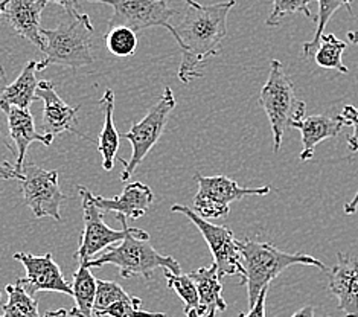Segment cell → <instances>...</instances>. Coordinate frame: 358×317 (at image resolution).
Instances as JSON below:
<instances>
[{
	"instance_id": "6da1fadb",
	"label": "cell",
	"mask_w": 358,
	"mask_h": 317,
	"mask_svg": "<svg viewBox=\"0 0 358 317\" xmlns=\"http://www.w3.org/2000/svg\"><path fill=\"white\" fill-rule=\"evenodd\" d=\"M235 5L236 0L214 5H187L180 24L174 27V38L182 49L178 80L183 84L203 76L208 59L220 54L221 43L227 36V15Z\"/></svg>"
},
{
	"instance_id": "7a4b0ae2",
	"label": "cell",
	"mask_w": 358,
	"mask_h": 317,
	"mask_svg": "<svg viewBox=\"0 0 358 317\" xmlns=\"http://www.w3.org/2000/svg\"><path fill=\"white\" fill-rule=\"evenodd\" d=\"M116 220L125 229V238L121 244L108 247V251L90 260L87 265L90 269L102 267L112 264L119 270V276L130 279L133 276H142L147 281L152 279V272L164 269L171 273H182V267L173 256L159 253L150 244V235L142 229H133L127 225V218L116 213Z\"/></svg>"
},
{
	"instance_id": "3957f363",
	"label": "cell",
	"mask_w": 358,
	"mask_h": 317,
	"mask_svg": "<svg viewBox=\"0 0 358 317\" xmlns=\"http://www.w3.org/2000/svg\"><path fill=\"white\" fill-rule=\"evenodd\" d=\"M238 246H240L244 265V278L240 281V284L247 286L250 308L257 304L262 288L270 286L273 279H276L280 273L292 265H313V267L320 270H327L325 264L315 260L314 256L306 253L280 252L271 243H258L245 238L238 239Z\"/></svg>"
},
{
	"instance_id": "277c9868",
	"label": "cell",
	"mask_w": 358,
	"mask_h": 317,
	"mask_svg": "<svg viewBox=\"0 0 358 317\" xmlns=\"http://www.w3.org/2000/svg\"><path fill=\"white\" fill-rule=\"evenodd\" d=\"M46 43V57L37 62V72L49 66H66L73 71L93 63V24L87 14H67L55 29H41Z\"/></svg>"
},
{
	"instance_id": "5b68a950",
	"label": "cell",
	"mask_w": 358,
	"mask_h": 317,
	"mask_svg": "<svg viewBox=\"0 0 358 317\" xmlns=\"http://www.w3.org/2000/svg\"><path fill=\"white\" fill-rule=\"evenodd\" d=\"M259 106L270 121L273 147L278 153L282 147L285 132L305 118L306 110V104L297 98L294 84L279 59L270 62L268 80L259 93Z\"/></svg>"
},
{
	"instance_id": "8992f818",
	"label": "cell",
	"mask_w": 358,
	"mask_h": 317,
	"mask_svg": "<svg viewBox=\"0 0 358 317\" xmlns=\"http://www.w3.org/2000/svg\"><path fill=\"white\" fill-rule=\"evenodd\" d=\"M176 107V98L171 87L164 89L162 98L159 102L152 106L148 113L143 116L142 121L136 122L130 132L122 134V138L130 141L131 143V157L127 160V165L124 167V171L121 173V180L127 182L138 167L142 164L143 159L148 156V153L152 150V147L159 142L162 133H164L168 118L171 115V111Z\"/></svg>"
},
{
	"instance_id": "52a82bcc",
	"label": "cell",
	"mask_w": 358,
	"mask_h": 317,
	"mask_svg": "<svg viewBox=\"0 0 358 317\" xmlns=\"http://www.w3.org/2000/svg\"><path fill=\"white\" fill-rule=\"evenodd\" d=\"M199 191L194 197V211L201 218H223L230 212V204L244 199L247 195H267L271 186L243 188L235 180L226 176L206 177L200 173L195 174Z\"/></svg>"
},
{
	"instance_id": "ba28073f",
	"label": "cell",
	"mask_w": 358,
	"mask_h": 317,
	"mask_svg": "<svg viewBox=\"0 0 358 317\" xmlns=\"http://www.w3.org/2000/svg\"><path fill=\"white\" fill-rule=\"evenodd\" d=\"M171 212L183 213L194 223L195 227L200 230L204 241L208 243L210 253L214 256V264L218 269V275L223 279L224 276H234L238 275L244 278V265L240 252V246H238V239L235 238L234 232L227 226H218L214 223L208 221L206 218H201L194 209L183 206V204H174Z\"/></svg>"
},
{
	"instance_id": "9c48e42d",
	"label": "cell",
	"mask_w": 358,
	"mask_h": 317,
	"mask_svg": "<svg viewBox=\"0 0 358 317\" xmlns=\"http://www.w3.org/2000/svg\"><path fill=\"white\" fill-rule=\"evenodd\" d=\"M20 186L23 202L32 211L36 218H54L62 221V208L66 195L59 190V174L57 169L48 171L29 162L22 168Z\"/></svg>"
},
{
	"instance_id": "30bf717a",
	"label": "cell",
	"mask_w": 358,
	"mask_h": 317,
	"mask_svg": "<svg viewBox=\"0 0 358 317\" xmlns=\"http://www.w3.org/2000/svg\"><path fill=\"white\" fill-rule=\"evenodd\" d=\"M90 3H104L113 8V15L108 20V28L127 27L136 34L148 28H165L176 34V28L169 20L174 11L166 0H86Z\"/></svg>"
},
{
	"instance_id": "8fae6325",
	"label": "cell",
	"mask_w": 358,
	"mask_h": 317,
	"mask_svg": "<svg viewBox=\"0 0 358 317\" xmlns=\"http://www.w3.org/2000/svg\"><path fill=\"white\" fill-rule=\"evenodd\" d=\"M78 192L83 200L84 230L80 238V246L75 253V258L78 262H89L104 248L122 241L127 232L124 227L121 230H116L106 225L104 212L93 202V194L87 188L78 186Z\"/></svg>"
},
{
	"instance_id": "7c38bea8",
	"label": "cell",
	"mask_w": 358,
	"mask_h": 317,
	"mask_svg": "<svg viewBox=\"0 0 358 317\" xmlns=\"http://www.w3.org/2000/svg\"><path fill=\"white\" fill-rule=\"evenodd\" d=\"M37 98L45 102L43 118H41L43 134L54 136L55 138L57 134L67 132L80 136V138L89 142H95L76 128V124H78V116L76 115H78L80 107H71L69 104H66L62 97L57 93L52 81L43 80L38 83Z\"/></svg>"
},
{
	"instance_id": "4fadbf2b",
	"label": "cell",
	"mask_w": 358,
	"mask_h": 317,
	"mask_svg": "<svg viewBox=\"0 0 358 317\" xmlns=\"http://www.w3.org/2000/svg\"><path fill=\"white\" fill-rule=\"evenodd\" d=\"M13 258L20 261L27 269V278L23 282L31 295L37 291H54V293L73 297L72 286L67 284L62 269L52 258V253L37 256L27 252H17L13 255Z\"/></svg>"
},
{
	"instance_id": "5bb4252c",
	"label": "cell",
	"mask_w": 358,
	"mask_h": 317,
	"mask_svg": "<svg viewBox=\"0 0 358 317\" xmlns=\"http://www.w3.org/2000/svg\"><path fill=\"white\" fill-rule=\"evenodd\" d=\"M328 287L343 316L358 317V260L337 253V261L328 272Z\"/></svg>"
},
{
	"instance_id": "9a60e30c",
	"label": "cell",
	"mask_w": 358,
	"mask_h": 317,
	"mask_svg": "<svg viewBox=\"0 0 358 317\" xmlns=\"http://www.w3.org/2000/svg\"><path fill=\"white\" fill-rule=\"evenodd\" d=\"M46 0H8L5 19L20 37L29 40L41 52L46 50L45 37L41 34V13L46 8Z\"/></svg>"
},
{
	"instance_id": "2e32d148",
	"label": "cell",
	"mask_w": 358,
	"mask_h": 317,
	"mask_svg": "<svg viewBox=\"0 0 358 317\" xmlns=\"http://www.w3.org/2000/svg\"><path fill=\"white\" fill-rule=\"evenodd\" d=\"M5 115L8 118V128H10V138L13 139L17 151V160H15V171L22 176V168L24 165V159H27L28 147L32 142H40L45 147H49L54 142V136L38 133L36 128V122L31 115L29 108H19V107H10Z\"/></svg>"
},
{
	"instance_id": "e0dca14e",
	"label": "cell",
	"mask_w": 358,
	"mask_h": 317,
	"mask_svg": "<svg viewBox=\"0 0 358 317\" xmlns=\"http://www.w3.org/2000/svg\"><path fill=\"white\" fill-rule=\"evenodd\" d=\"M93 202L101 211H113L125 218L136 220L147 213L151 203L155 202V194L150 186L142 182H134L127 185L122 194L113 199L93 194Z\"/></svg>"
},
{
	"instance_id": "ac0fdd59",
	"label": "cell",
	"mask_w": 358,
	"mask_h": 317,
	"mask_svg": "<svg viewBox=\"0 0 358 317\" xmlns=\"http://www.w3.org/2000/svg\"><path fill=\"white\" fill-rule=\"evenodd\" d=\"M343 127L345 121L340 115L334 118L327 115H313L294 122L292 128H297L302 134L303 148L301 153V160L306 162L313 159L315 147L323 141L336 138L342 132Z\"/></svg>"
},
{
	"instance_id": "d6986e66",
	"label": "cell",
	"mask_w": 358,
	"mask_h": 317,
	"mask_svg": "<svg viewBox=\"0 0 358 317\" xmlns=\"http://www.w3.org/2000/svg\"><path fill=\"white\" fill-rule=\"evenodd\" d=\"M199 291V317H215L218 311H226L227 304L221 296L223 284L215 264L201 267L189 273Z\"/></svg>"
},
{
	"instance_id": "ffe728a7",
	"label": "cell",
	"mask_w": 358,
	"mask_h": 317,
	"mask_svg": "<svg viewBox=\"0 0 358 317\" xmlns=\"http://www.w3.org/2000/svg\"><path fill=\"white\" fill-rule=\"evenodd\" d=\"M37 62H29L23 67L22 73L19 75L13 84L6 85L3 92L0 93V110L5 111L10 107L29 108L32 102L38 101L37 98Z\"/></svg>"
},
{
	"instance_id": "44dd1931",
	"label": "cell",
	"mask_w": 358,
	"mask_h": 317,
	"mask_svg": "<svg viewBox=\"0 0 358 317\" xmlns=\"http://www.w3.org/2000/svg\"><path fill=\"white\" fill-rule=\"evenodd\" d=\"M98 106L104 111V128H102L98 141V151L102 154V168L106 171H112L119 150V139H121V134L117 133L113 121L115 93L112 89L106 90L104 97L99 99Z\"/></svg>"
},
{
	"instance_id": "7402d4cb",
	"label": "cell",
	"mask_w": 358,
	"mask_h": 317,
	"mask_svg": "<svg viewBox=\"0 0 358 317\" xmlns=\"http://www.w3.org/2000/svg\"><path fill=\"white\" fill-rule=\"evenodd\" d=\"M72 290L76 302V310L83 316L92 317L93 304H95L98 290V279L92 275L87 262H80L78 269L73 273Z\"/></svg>"
},
{
	"instance_id": "603a6c76",
	"label": "cell",
	"mask_w": 358,
	"mask_h": 317,
	"mask_svg": "<svg viewBox=\"0 0 358 317\" xmlns=\"http://www.w3.org/2000/svg\"><path fill=\"white\" fill-rule=\"evenodd\" d=\"M5 291L8 301L0 317H40L38 302L32 297L23 279H17L15 284H8Z\"/></svg>"
},
{
	"instance_id": "cb8c5ba5",
	"label": "cell",
	"mask_w": 358,
	"mask_h": 317,
	"mask_svg": "<svg viewBox=\"0 0 358 317\" xmlns=\"http://www.w3.org/2000/svg\"><path fill=\"white\" fill-rule=\"evenodd\" d=\"M346 49V41L338 40L334 34H323L320 38V45L314 54L315 64L319 67H323V69L338 71L340 73H349V69L342 59V55Z\"/></svg>"
},
{
	"instance_id": "d4e9b609",
	"label": "cell",
	"mask_w": 358,
	"mask_h": 317,
	"mask_svg": "<svg viewBox=\"0 0 358 317\" xmlns=\"http://www.w3.org/2000/svg\"><path fill=\"white\" fill-rule=\"evenodd\" d=\"M313 2V0H311ZM319 3V17H317V28H315V34L313 40L303 43V55L305 57H314L315 50H317L320 45V38L325 34V28L331 17L337 13L340 8L346 6L349 13H352V2L354 0H315Z\"/></svg>"
},
{
	"instance_id": "484cf974",
	"label": "cell",
	"mask_w": 358,
	"mask_h": 317,
	"mask_svg": "<svg viewBox=\"0 0 358 317\" xmlns=\"http://www.w3.org/2000/svg\"><path fill=\"white\" fill-rule=\"evenodd\" d=\"M104 40L108 52L116 57H131L138 50V36L133 29L127 27L107 29Z\"/></svg>"
},
{
	"instance_id": "4316f807",
	"label": "cell",
	"mask_w": 358,
	"mask_h": 317,
	"mask_svg": "<svg viewBox=\"0 0 358 317\" xmlns=\"http://www.w3.org/2000/svg\"><path fill=\"white\" fill-rule=\"evenodd\" d=\"M165 279L168 288L174 290L177 296L182 299L185 304V313L195 310L199 308V291L195 287V282L189 276V273L185 275V273H171L165 270Z\"/></svg>"
},
{
	"instance_id": "83f0119b",
	"label": "cell",
	"mask_w": 358,
	"mask_h": 317,
	"mask_svg": "<svg viewBox=\"0 0 358 317\" xmlns=\"http://www.w3.org/2000/svg\"><path fill=\"white\" fill-rule=\"evenodd\" d=\"M310 2L311 0H273V10L266 23L268 27H278V24L282 23L287 15L299 13L315 20L311 15Z\"/></svg>"
},
{
	"instance_id": "f1b7e54d",
	"label": "cell",
	"mask_w": 358,
	"mask_h": 317,
	"mask_svg": "<svg viewBox=\"0 0 358 317\" xmlns=\"http://www.w3.org/2000/svg\"><path fill=\"white\" fill-rule=\"evenodd\" d=\"M131 296L127 293V291L116 284V282H110V281H102L98 279V290H96V297H95V304H93V316H96L98 313L104 311L106 308L110 305H113L116 302L127 301Z\"/></svg>"
},
{
	"instance_id": "f546056e",
	"label": "cell",
	"mask_w": 358,
	"mask_h": 317,
	"mask_svg": "<svg viewBox=\"0 0 358 317\" xmlns=\"http://www.w3.org/2000/svg\"><path fill=\"white\" fill-rule=\"evenodd\" d=\"M95 317H166L164 313H151L142 310V301L139 297H130L127 301L116 302L98 313Z\"/></svg>"
},
{
	"instance_id": "4dcf8cb0",
	"label": "cell",
	"mask_w": 358,
	"mask_h": 317,
	"mask_svg": "<svg viewBox=\"0 0 358 317\" xmlns=\"http://www.w3.org/2000/svg\"><path fill=\"white\" fill-rule=\"evenodd\" d=\"M340 116L343 118L345 125L354 127L352 134L348 138V145H349V150L352 153H357L358 151V108L354 106H345Z\"/></svg>"
},
{
	"instance_id": "1f68e13d",
	"label": "cell",
	"mask_w": 358,
	"mask_h": 317,
	"mask_svg": "<svg viewBox=\"0 0 358 317\" xmlns=\"http://www.w3.org/2000/svg\"><path fill=\"white\" fill-rule=\"evenodd\" d=\"M268 290H270V286H267L266 288H262L257 304H255L250 308V311L249 313H240V314H238V317H267L266 316V299H267Z\"/></svg>"
},
{
	"instance_id": "d6a6232c",
	"label": "cell",
	"mask_w": 358,
	"mask_h": 317,
	"mask_svg": "<svg viewBox=\"0 0 358 317\" xmlns=\"http://www.w3.org/2000/svg\"><path fill=\"white\" fill-rule=\"evenodd\" d=\"M20 174L17 173L14 165L8 164V162H2L0 160V180H20Z\"/></svg>"
},
{
	"instance_id": "836d02e7",
	"label": "cell",
	"mask_w": 358,
	"mask_h": 317,
	"mask_svg": "<svg viewBox=\"0 0 358 317\" xmlns=\"http://www.w3.org/2000/svg\"><path fill=\"white\" fill-rule=\"evenodd\" d=\"M46 2L63 6L67 14H80V0H46Z\"/></svg>"
},
{
	"instance_id": "e575fe53",
	"label": "cell",
	"mask_w": 358,
	"mask_h": 317,
	"mask_svg": "<svg viewBox=\"0 0 358 317\" xmlns=\"http://www.w3.org/2000/svg\"><path fill=\"white\" fill-rule=\"evenodd\" d=\"M357 209H358V191L354 195V199L345 204V213L346 216H352V213L357 212Z\"/></svg>"
},
{
	"instance_id": "d590c367",
	"label": "cell",
	"mask_w": 358,
	"mask_h": 317,
	"mask_svg": "<svg viewBox=\"0 0 358 317\" xmlns=\"http://www.w3.org/2000/svg\"><path fill=\"white\" fill-rule=\"evenodd\" d=\"M292 317H315L314 316V307L313 305H306L301 310H297Z\"/></svg>"
},
{
	"instance_id": "8d00e7d4",
	"label": "cell",
	"mask_w": 358,
	"mask_h": 317,
	"mask_svg": "<svg viewBox=\"0 0 358 317\" xmlns=\"http://www.w3.org/2000/svg\"><path fill=\"white\" fill-rule=\"evenodd\" d=\"M45 317H69V313H67L64 308H62V310H55V311H48L45 314Z\"/></svg>"
},
{
	"instance_id": "74e56055",
	"label": "cell",
	"mask_w": 358,
	"mask_h": 317,
	"mask_svg": "<svg viewBox=\"0 0 358 317\" xmlns=\"http://www.w3.org/2000/svg\"><path fill=\"white\" fill-rule=\"evenodd\" d=\"M348 38L351 40L354 45H358V31H349L348 32Z\"/></svg>"
},
{
	"instance_id": "f35d334b",
	"label": "cell",
	"mask_w": 358,
	"mask_h": 317,
	"mask_svg": "<svg viewBox=\"0 0 358 317\" xmlns=\"http://www.w3.org/2000/svg\"><path fill=\"white\" fill-rule=\"evenodd\" d=\"M6 5H8V0H2V2H0V20L3 19L5 17V11H6Z\"/></svg>"
},
{
	"instance_id": "ab89813d",
	"label": "cell",
	"mask_w": 358,
	"mask_h": 317,
	"mask_svg": "<svg viewBox=\"0 0 358 317\" xmlns=\"http://www.w3.org/2000/svg\"><path fill=\"white\" fill-rule=\"evenodd\" d=\"M69 317H86V316H83L78 310H76V308H72V310L69 311Z\"/></svg>"
},
{
	"instance_id": "60d3db41",
	"label": "cell",
	"mask_w": 358,
	"mask_h": 317,
	"mask_svg": "<svg viewBox=\"0 0 358 317\" xmlns=\"http://www.w3.org/2000/svg\"><path fill=\"white\" fill-rule=\"evenodd\" d=\"M185 3H187L189 6H197L199 5V2H195V0H183Z\"/></svg>"
},
{
	"instance_id": "b9f144b4",
	"label": "cell",
	"mask_w": 358,
	"mask_h": 317,
	"mask_svg": "<svg viewBox=\"0 0 358 317\" xmlns=\"http://www.w3.org/2000/svg\"><path fill=\"white\" fill-rule=\"evenodd\" d=\"M185 316H186V317H199V316H197V311H195V310H192V311H187V313H185Z\"/></svg>"
},
{
	"instance_id": "7bdbcfd3",
	"label": "cell",
	"mask_w": 358,
	"mask_h": 317,
	"mask_svg": "<svg viewBox=\"0 0 358 317\" xmlns=\"http://www.w3.org/2000/svg\"><path fill=\"white\" fill-rule=\"evenodd\" d=\"M0 72H2V73H3V69H2V66H0ZM3 76H5V73H3Z\"/></svg>"
},
{
	"instance_id": "ee69618b",
	"label": "cell",
	"mask_w": 358,
	"mask_h": 317,
	"mask_svg": "<svg viewBox=\"0 0 358 317\" xmlns=\"http://www.w3.org/2000/svg\"><path fill=\"white\" fill-rule=\"evenodd\" d=\"M0 301H2V293H0Z\"/></svg>"
},
{
	"instance_id": "f6af8a7d",
	"label": "cell",
	"mask_w": 358,
	"mask_h": 317,
	"mask_svg": "<svg viewBox=\"0 0 358 317\" xmlns=\"http://www.w3.org/2000/svg\"><path fill=\"white\" fill-rule=\"evenodd\" d=\"M325 317H329V316H325Z\"/></svg>"
}]
</instances>
